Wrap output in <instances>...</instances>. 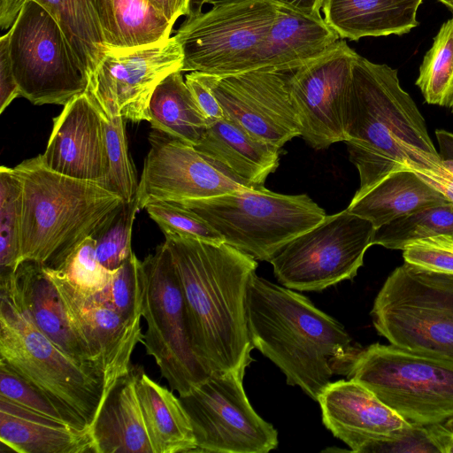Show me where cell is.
I'll return each mask as SVG.
<instances>
[{"label": "cell", "mask_w": 453, "mask_h": 453, "mask_svg": "<svg viewBox=\"0 0 453 453\" xmlns=\"http://www.w3.org/2000/svg\"><path fill=\"white\" fill-rule=\"evenodd\" d=\"M453 11V0H438Z\"/></svg>", "instance_id": "db71d44e"}, {"label": "cell", "mask_w": 453, "mask_h": 453, "mask_svg": "<svg viewBox=\"0 0 453 453\" xmlns=\"http://www.w3.org/2000/svg\"><path fill=\"white\" fill-rule=\"evenodd\" d=\"M276 16L275 0H226L188 16L174 35L181 71L219 76L247 72Z\"/></svg>", "instance_id": "9c48e42d"}, {"label": "cell", "mask_w": 453, "mask_h": 453, "mask_svg": "<svg viewBox=\"0 0 453 453\" xmlns=\"http://www.w3.org/2000/svg\"><path fill=\"white\" fill-rule=\"evenodd\" d=\"M10 32V55L20 96L35 105L66 104L88 79L53 17L27 0Z\"/></svg>", "instance_id": "7c38bea8"}, {"label": "cell", "mask_w": 453, "mask_h": 453, "mask_svg": "<svg viewBox=\"0 0 453 453\" xmlns=\"http://www.w3.org/2000/svg\"><path fill=\"white\" fill-rule=\"evenodd\" d=\"M343 126V142L359 173L357 194L392 172L442 162L423 115L400 85L397 70L358 54Z\"/></svg>", "instance_id": "3957f363"}, {"label": "cell", "mask_w": 453, "mask_h": 453, "mask_svg": "<svg viewBox=\"0 0 453 453\" xmlns=\"http://www.w3.org/2000/svg\"><path fill=\"white\" fill-rule=\"evenodd\" d=\"M142 261L133 252L112 274L110 282L100 292L89 296L114 309L126 319L142 318Z\"/></svg>", "instance_id": "8d00e7d4"}, {"label": "cell", "mask_w": 453, "mask_h": 453, "mask_svg": "<svg viewBox=\"0 0 453 453\" xmlns=\"http://www.w3.org/2000/svg\"><path fill=\"white\" fill-rule=\"evenodd\" d=\"M182 66L183 56L174 36L142 47H106L88 77L86 92L116 107L125 120L149 121V104L156 87Z\"/></svg>", "instance_id": "9a60e30c"}, {"label": "cell", "mask_w": 453, "mask_h": 453, "mask_svg": "<svg viewBox=\"0 0 453 453\" xmlns=\"http://www.w3.org/2000/svg\"><path fill=\"white\" fill-rule=\"evenodd\" d=\"M276 3V19L248 71H294L323 54L340 40L321 13L306 12L279 1Z\"/></svg>", "instance_id": "7402d4cb"}, {"label": "cell", "mask_w": 453, "mask_h": 453, "mask_svg": "<svg viewBox=\"0 0 453 453\" xmlns=\"http://www.w3.org/2000/svg\"><path fill=\"white\" fill-rule=\"evenodd\" d=\"M357 53L340 39L318 58L289 72L300 136L316 150L343 142L344 112Z\"/></svg>", "instance_id": "5bb4252c"}, {"label": "cell", "mask_w": 453, "mask_h": 453, "mask_svg": "<svg viewBox=\"0 0 453 453\" xmlns=\"http://www.w3.org/2000/svg\"><path fill=\"white\" fill-rule=\"evenodd\" d=\"M27 0H0V26L2 30L11 28Z\"/></svg>", "instance_id": "7dc6e473"}, {"label": "cell", "mask_w": 453, "mask_h": 453, "mask_svg": "<svg viewBox=\"0 0 453 453\" xmlns=\"http://www.w3.org/2000/svg\"><path fill=\"white\" fill-rule=\"evenodd\" d=\"M149 142L136 192L139 209L153 200H199L250 188L179 139L153 129Z\"/></svg>", "instance_id": "e0dca14e"}, {"label": "cell", "mask_w": 453, "mask_h": 453, "mask_svg": "<svg viewBox=\"0 0 453 453\" xmlns=\"http://www.w3.org/2000/svg\"><path fill=\"white\" fill-rule=\"evenodd\" d=\"M429 428L434 435L441 453H453V434L444 430L441 424L431 425Z\"/></svg>", "instance_id": "681fc988"}, {"label": "cell", "mask_w": 453, "mask_h": 453, "mask_svg": "<svg viewBox=\"0 0 453 453\" xmlns=\"http://www.w3.org/2000/svg\"><path fill=\"white\" fill-rule=\"evenodd\" d=\"M346 376L411 424L453 417V361L373 343L361 349Z\"/></svg>", "instance_id": "ba28073f"}, {"label": "cell", "mask_w": 453, "mask_h": 453, "mask_svg": "<svg viewBox=\"0 0 453 453\" xmlns=\"http://www.w3.org/2000/svg\"><path fill=\"white\" fill-rule=\"evenodd\" d=\"M223 1H226V0H210L209 1V4L212 5L214 4H217V3H219V2H223Z\"/></svg>", "instance_id": "11a10c76"}, {"label": "cell", "mask_w": 453, "mask_h": 453, "mask_svg": "<svg viewBox=\"0 0 453 453\" xmlns=\"http://www.w3.org/2000/svg\"><path fill=\"white\" fill-rule=\"evenodd\" d=\"M415 84L426 103L453 112V17L441 25L425 54Z\"/></svg>", "instance_id": "d6a6232c"}, {"label": "cell", "mask_w": 453, "mask_h": 453, "mask_svg": "<svg viewBox=\"0 0 453 453\" xmlns=\"http://www.w3.org/2000/svg\"><path fill=\"white\" fill-rule=\"evenodd\" d=\"M57 21L88 79L100 62L105 44L97 0H34Z\"/></svg>", "instance_id": "4dcf8cb0"}, {"label": "cell", "mask_w": 453, "mask_h": 453, "mask_svg": "<svg viewBox=\"0 0 453 453\" xmlns=\"http://www.w3.org/2000/svg\"><path fill=\"white\" fill-rule=\"evenodd\" d=\"M135 388L154 453L195 452L189 417L179 397L138 366Z\"/></svg>", "instance_id": "83f0119b"}, {"label": "cell", "mask_w": 453, "mask_h": 453, "mask_svg": "<svg viewBox=\"0 0 453 453\" xmlns=\"http://www.w3.org/2000/svg\"><path fill=\"white\" fill-rule=\"evenodd\" d=\"M165 237L199 363L209 375L246 370L253 361L247 296L257 260L226 242L177 234Z\"/></svg>", "instance_id": "6da1fadb"}, {"label": "cell", "mask_w": 453, "mask_h": 453, "mask_svg": "<svg viewBox=\"0 0 453 453\" xmlns=\"http://www.w3.org/2000/svg\"><path fill=\"white\" fill-rule=\"evenodd\" d=\"M295 6L301 10L313 12L321 13L323 4L325 0H275Z\"/></svg>", "instance_id": "f907efd6"}, {"label": "cell", "mask_w": 453, "mask_h": 453, "mask_svg": "<svg viewBox=\"0 0 453 453\" xmlns=\"http://www.w3.org/2000/svg\"><path fill=\"white\" fill-rule=\"evenodd\" d=\"M14 169L23 186L20 263L31 260L59 270L80 243L124 203L100 183L48 169L41 155Z\"/></svg>", "instance_id": "277c9868"}, {"label": "cell", "mask_w": 453, "mask_h": 453, "mask_svg": "<svg viewBox=\"0 0 453 453\" xmlns=\"http://www.w3.org/2000/svg\"><path fill=\"white\" fill-rule=\"evenodd\" d=\"M209 1L210 0H191L188 16L202 12L203 6L209 4Z\"/></svg>", "instance_id": "816d5d0a"}, {"label": "cell", "mask_w": 453, "mask_h": 453, "mask_svg": "<svg viewBox=\"0 0 453 453\" xmlns=\"http://www.w3.org/2000/svg\"><path fill=\"white\" fill-rule=\"evenodd\" d=\"M371 316L390 344L453 361V274L404 262L385 280Z\"/></svg>", "instance_id": "8992f818"}, {"label": "cell", "mask_w": 453, "mask_h": 453, "mask_svg": "<svg viewBox=\"0 0 453 453\" xmlns=\"http://www.w3.org/2000/svg\"><path fill=\"white\" fill-rule=\"evenodd\" d=\"M441 426L444 430H446L449 434H453V417L441 423Z\"/></svg>", "instance_id": "f5cc1de1"}, {"label": "cell", "mask_w": 453, "mask_h": 453, "mask_svg": "<svg viewBox=\"0 0 453 453\" xmlns=\"http://www.w3.org/2000/svg\"><path fill=\"white\" fill-rule=\"evenodd\" d=\"M374 231L372 222L346 208L290 240L269 263L282 286L321 291L357 276Z\"/></svg>", "instance_id": "8fae6325"}, {"label": "cell", "mask_w": 453, "mask_h": 453, "mask_svg": "<svg viewBox=\"0 0 453 453\" xmlns=\"http://www.w3.org/2000/svg\"><path fill=\"white\" fill-rule=\"evenodd\" d=\"M431 453L440 452L429 426L412 424L403 434L393 441L376 442L364 453Z\"/></svg>", "instance_id": "b9f144b4"}, {"label": "cell", "mask_w": 453, "mask_h": 453, "mask_svg": "<svg viewBox=\"0 0 453 453\" xmlns=\"http://www.w3.org/2000/svg\"><path fill=\"white\" fill-rule=\"evenodd\" d=\"M88 96L102 118L110 161V172L102 185L129 203L136 196L139 181L128 152L125 119L117 108Z\"/></svg>", "instance_id": "836d02e7"}, {"label": "cell", "mask_w": 453, "mask_h": 453, "mask_svg": "<svg viewBox=\"0 0 453 453\" xmlns=\"http://www.w3.org/2000/svg\"><path fill=\"white\" fill-rule=\"evenodd\" d=\"M22 180L14 169L0 167V281L11 278L20 263Z\"/></svg>", "instance_id": "1f68e13d"}, {"label": "cell", "mask_w": 453, "mask_h": 453, "mask_svg": "<svg viewBox=\"0 0 453 453\" xmlns=\"http://www.w3.org/2000/svg\"><path fill=\"white\" fill-rule=\"evenodd\" d=\"M138 199L124 202L119 208L92 235L96 240V257L110 271L119 268L134 252L131 235Z\"/></svg>", "instance_id": "d590c367"}, {"label": "cell", "mask_w": 453, "mask_h": 453, "mask_svg": "<svg viewBox=\"0 0 453 453\" xmlns=\"http://www.w3.org/2000/svg\"><path fill=\"white\" fill-rule=\"evenodd\" d=\"M152 129L195 146L203 137L209 120L186 84L181 71L167 75L156 87L149 104Z\"/></svg>", "instance_id": "f546056e"}, {"label": "cell", "mask_w": 453, "mask_h": 453, "mask_svg": "<svg viewBox=\"0 0 453 453\" xmlns=\"http://www.w3.org/2000/svg\"><path fill=\"white\" fill-rule=\"evenodd\" d=\"M45 269L57 287L73 330L104 373V398L131 370L132 354L144 338L141 318H124L114 309L80 293L59 272Z\"/></svg>", "instance_id": "ac0fdd59"}, {"label": "cell", "mask_w": 453, "mask_h": 453, "mask_svg": "<svg viewBox=\"0 0 453 453\" xmlns=\"http://www.w3.org/2000/svg\"><path fill=\"white\" fill-rule=\"evenodd\" d=\"M245 370L210 374L179 396L195 434V452L267 453L278 433L253 409L243 388Z\"/></svg>", "instance_id": "4fadbf2b"}, {"label": "cell", "mask_w": 453, "mask_h": 453, "mask_svg": "<svg viewBox=\"0 0 453 453\" xmlns=\"http://www.w3.org/2000/svg\"><path fill=\"white\" fill-rule=\"evenodd\" d=\"M20 96L10 55V32L0 38V113Z\"/></svg>", "instance_id": "7bdbcfd3"}, {"label": "cell", "mask_w": 453, "mask_h": 453, "mask_svg": "<svg viewBox=\"0 0 453 453\" xmlns=\"http://www.w3.org/2000/svg\"><path fill=\"white\" fill-rule=\"evenodd\" d=\"M115 271L100 264L96 257V240L92 236L83 240L58 270L74 288L86 296L102 291Z\"/></svg>", "instance_id": "74e56055"}, {"label": "cell", "mask_w": 453, "mask_h": 453, "mask_svg": "<svg viewBox=\"0 0 453 453\" xmlns=\"http://www.w3.org/2000/svg\"><path fill=\"white\" fill-rule=\"evenodd\" d=\"M194 147L213 165L250 188H265L268 175L279 166L280 148L253 135L226 117L210 122Z\"/></svg>", "instance_id": "603a6c76"}, {"label": "cell", "mask_w": 453, "mask_h": 453, "mask_svg": "<svg viewBox=\"0 0 453 453\" xmlns=\"http://www.w3.org/2000/svg\"><path fill=\"white\" fill-rule=\"evenodd\" d=\"M422 0H325L326 22L340 39L403 35L418 25Z\"/></svg>", "instance_id": "484cf974"}, {"label": "cell", "mask_w": 453, "mask_h": 453, "mask_svg": "<svg viewBox=\"0 0 453 453\" xmlns=\"http://www.w3.org/2000/svg\"><path fill=\"white\" fill-rule=\"evenodd\" d=\"M229 118L253 135L281 148L300 136L289 72L252 70L228 75L197 72Z\"/></svg>", "instance_id": "2e32d148"}, {"label": "cell", "mask_w": 453, "mask_h": 453, "mask_svg": "<svg viewBox=\"0 0 453 453\" xmlns=\"http://www.w3.org/2000/svg\"><path fill=\"white\" fill-rule=\"evenodd\" d=\"M410 265L447 274H453V237L437 235L415 240L403 250Z\"/></svg>", "instance_id": "60d3db41"}, {"label": "cell", "mask_w": 453, "mask_h": 453, "mask_svg": "<svg viewBox=\"0 0 453 453\" xmlns=\"http://www.w3.org/2000/svg\"><path fill=\"white\" fill-rule=\"evenodd\" d=\"M105 47L135 48L170 38L173 25L148 0H97Z\"/></svg>", "instance_id": "f1b7e54d"}, {"label": "cell", "mask_w": 453, "mask_h": 453, "mask_svg": "<svg viewBox=\"0 0 453 453\" xmlns=\"http://www.w3.org/2000/svg\"><path fill=\"white\" fill-rule=\"evenodd\" d=\"M185 81L209 123L225 117L217 98L197 72L188 73L185 76Z\"/></svg>", "instance_id": "ee69618b"}, {"label": "cell", "mask_w": 453, "mask_h": 453, "mask_svg": "<svg viewBox=\"0 0 453 453\" xmlns=\"http://www.w3.org/2000/svg\"><path fill=\"white\" fill-rule=\"evenodd\" d=\"M164 234H177L211 242H224L220 234L191 210L166 201H150L144 208Z\"/></svg>", "instance_id": "f35d334b"}, {"label": "cell", "mask_w": 453, "mask_h": 453, "mask_svg": "<svg viewBox=\"0 0 453 453\" xmlns=\"http://www.w3.org/2000/svg\"><path fill=\"white\" fill-rule=\"evenodd\" d=\"M423 180L453 203V162L444 161L432 168L410 167Z\"/></svg>", "instance_id": "f6af8a7d"}, {"label": "cell", "mask_w": 453, "mask_h": 453, "mask_svg": "<svg viewBox=\"0 0 453 453\" xmlns=\"http://www.w3.org/2000/svg\"><path fill=\"white\" fill-rule=\"evenodd\" d=\"M435 137L439 144V154L442 160L453 162V133L436 129Z\"/></svg>", "instance_id": "c3c4849f"}, {"label": "cell", "mask_w": 453, "mask_h": 453, "mask_svg": "<svg viewBox=\"0 0 453 453\" xmlns=\"http://www.w3.org/2000/svg\"><path fill=\"white\" fill-rule=\"evenodd\" d=\"M138 366L103 398L90 426L95 453H154L135 388Z\"/></svg>", "instance_id": "cb8c5ba5"}, {"label": "cell", "mask_w": 453, "mask_h": 453, "mask_svg": "<svg viewBox=\"0 0 453 453\" xmlns=\"http://www.w3.org/2000/svg\"><path fill=\"white\" fill-rule=\"evenodd\" d=\"M317 402L324 426L352 452L364 453L373 443L393 441L412 425L349 379L330 382Z\"/></svg>", "instance_id": "ffe728a7"}, {"label": "cell", "mask_w": 453, "mask_h": 453, "mask_svg": "<svg viewBox=\"0 0 453 453\" xmlns=\"http://www.w3.org/2000/svg\"><path fill=\"white\" fill-rule=\"evenodd\" d=\"M173 24L181 16H188L191 0H148Z\"/></svg>", "instance_id": "bcb514c9"}, {"label": "cell", "mask_w": 453, "mask_h": 453, "mask_svg": "<svg viewBox=\"0 0 453 453\" xmlns=\"http://www.w3.org/2000/svg\"><path fill=\"white\" fill-rule=\"evenodd\" d=\"M247 319L254 349L317 401L334 374L347 375L362 348L343 326L310 299L256 273L248 289Z\"/></svg>", "instance_id": "7a4b0ae2"}, {"label": "cell", "mask_w": 453, "mask_h": 453, "mask_svg": "<svg viewBox=\"0 0 453 453\" xmlns=\"http://www.w3.org/2000/svg\"><path fill=\"white\" fill-rule=\"evenodd\" d=\"M437 235L453 237V203L426 207L375 229L372 243L403 250L410 242Z\"/></svg>", "instance_id": "e575fe53"}, {"label": "cell", "mask_w": 453, "mask_h": 453, "mask_svg": "<svg viewBox=\"0 0 453 453\" xmlns=\"http://www.w3.org/2000/svg\"><path fill=\"white\" fill-rule=\"evenodd\" d=\"M0 361L46 395L73 426L90 429L104 396L103 372L65 354L3 289Z\"/></svg>", "instance_id": "5b68a950"}, {"label": "cell", "mask_w": 453, "mask_h": 453, "mask_svg": "<svg viewBox=\"0 0 453 453\" xmlns=\"http://www.w3.org/2000/svg\"><path fill=\"white\" fill-rule=\"evenodd\" d=\"M0 289L5 290L37 329L65 354L84 367L102 372L73 330L44 266L31 260L22 261L11 278L0 281Z\"/></svg>", "instance_id": "44dd1931"}, {"label": "cell", "mask_w": 453, "mask_h": 453, "mask_svg": "<svg viewBox=\"0 0 453 453\" xmlns=\"http://www.w3.org/2000/svg\"><path fill=\"white\" fill-rule=\"evenodd\" d=\"M172 203L206 220L226 244L267 262L287 242L326 216L305 194L284 195L265 188Z\"/></svg>", "instance_id": "52a82bcc"}, {"label": "cell", "mask_w": 453, "mask_h": 453, "mask_svg": "<svg viewBox=\"0 0 453 453\" xmlns=\"http://www.w3.org/2000/svg\"><path fill=\"white\" fill-rule=\"evenodd\" d=\"M0 397L73 425L68 417L46 395L3 361H0Z\"/></svg>", "instance_id": "ab89813d"}, {"label": "cell", "mask_w": 453, "mask_h": 453, "mask_svg": "<svg viewBox=\"0 0 453 453\" xmlns=\"http://www.w3.org/2000/svg\"><path fill=\"white\" fill-rule=\"evenodd\" d=\"M43 165L59 174L103 184L110 172L101 115L83 92L64 105L53 119Z\"/></svg>", "instance_id": "d6986e66"}, {"label": "cell", "mask_w": 453, "mask_h": 453, "mask_svg": "<svg viewBox=\"0 0 453 453\" xmlns=\"http://www.w3.org/2000/svg\"><path fill=\"white\" fill-rule=\"evenodd\" d=\"M141 267L142 317L147 325L142 343L171 389L186 395L209 374L192 348L185 302L166 242L148 255Z\"/></svg>", "instance_id": "30bf717a"}, {"label": "cell", "mask_w": 453, "mask_h": 453, "mask_svg": "<svg viewBox=\"0 0 453 453\" xmlns=\"http://www.w3.org/2000/svg\"><path fill=\"white\" fill-rule=\"evenodd\" d=\"M450 203L414 171L392 172L362 193H356L347 209L377 229L420 209Z\"/></svg>", "instance_id": "4316f807"}, {"label": "cell", "mask_w": 453, "mask_h": 453, "mask_svg": "<svg viewBox=\"0 0 453 453\" xmlns=\"http://www.w3.org/2000/svg\"><path fill=\"white\" fill-rule=\"evenodd\" d=\"M0 441L18 453H95L89 428H78L2 397Z\"/></svg>", "instance_id": "d4e9b609"}]
</instances>
